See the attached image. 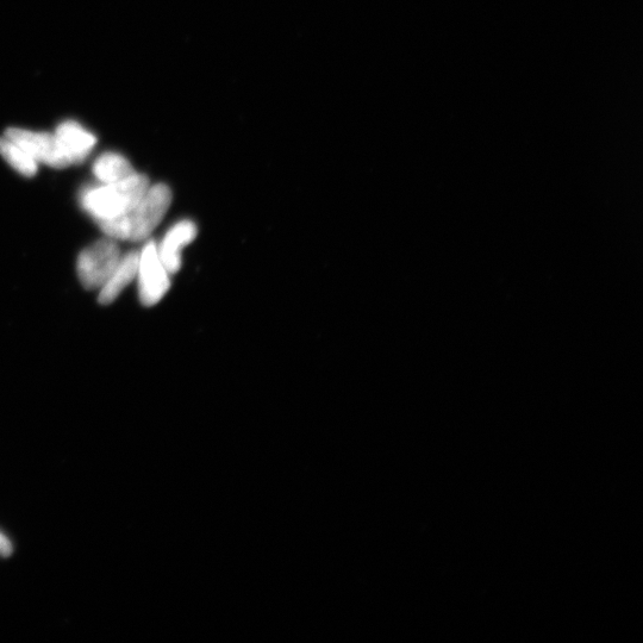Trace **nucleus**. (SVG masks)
<instances>
[{
	"instance_id": "f257e3e1",
	"label": "nucleus",
	"mask_w": 643,
	"mask_h": 643,
	"mask_svg": "<svg viewBox=\"0 0 643 643\" xmlns=\"http://www.w3.org/2000/svg\"><path fill=\"white\" fill-rule=\"evenodd\" d=\"M172 203V191L165 184L151 185L139 204L127 215L98 221L104 234L116 241L142 242L164 220Z\"/></svg>"
},
{
	"instance_id": "f03ea898",
	"label": "nucleus",
	"mask_w": 643,
	"mask_h": 643,
	"mask_svg": "<svg viewBox=\"0 0 643 643\" xmlns=\"http://www.w3.org/2000/svg\"><path fill=\"white\" fill-rule=\"evenodd\" d=\"M149 187L151 181L148 177L135 172L133 176L115 184L87 187L81 192L80 203L96 222L112 220L133 210Z\"/></svg>"
},
{
	"instance_id": "7ed1b4c3",
	"label": "nucleus",
	"mask_w": 643,
	"mask_h": 643,
	"mask_svg": "<svg viewBox=\"0 0 643 643\" xmlns=\"http://www.w3.org/2000/svg\"><path fill=\"white\" fill-rule=\"evenodd\" d=\"M121 258V249L116 240L108 237L93 243L78 258L77 271L81 284L86 290L102 289Z\"/></svg>"
},
{
	"instance_id": "20e7f679",
	"label": "nucleus",
	"mask_w": 643,
	"mask_h": 643,
	"mask_svg": "<svg viewBox=\"0 0 643 643\" xmlns=\"http://www.w3.org/2000/svg\"><path fill=\"white\" fill-rule=\"evenodd\" d=\"M137 278H139L141 303L145 307L158 304L170 290V272L162 264L154 241H148L140 252Z\"/></svg>"
},
{
	"instance_id": "39448f33",
	"label": "nucleus",
	"mask_w": 643,
	"mask_h": 643,
	"mask_svg": "<svg viewBox=\"0 0 643 643\" xmlns=\"http://www.w3.org/2000/svg\"><path fill=\"white\" fill-rule=\"evenodd\" d=\"M5 136L15 142L37 162L54 168L70 166L66 156L62 153L58 140L54 134L39 133L21 128H10L5 131Z\"/></svg>"
},
{
	"instance_id": "423d86ee",
	"label": "nucleus",
	"mask_w": 643,
	"mask_h": 643,
	"mask_svg": "<svg viewBox=\"0 0 643 643\" xmlns=\"http://www.w3.org/2000/svg\"><path fill=\"white\" fill-rule=\"evenodd\" d=\"M54 135L70 165L81 164L89 158L97 143V137L76 121L62 122Z\"/></svg>"
},
{
	"instance_id": "0eeeda50",
	"label": "nucleus",
	"mask_w": 643,
	"mask_h": 643,
	"mask_svg": "<svg viewBox=\"0 0 643 643\" xmlns=\"http://www.w3.org/2000/svg\"><path fill=\"white\" fill-rule=\"evenodd\" d=\"M197 237V226L189 220L180 221L168 230L158 247L162 264L170 274L177 273L181 267V251Z\"/></svg>"
},
{
	"instance_id": "6e6552de",
	"label": "nucleus",
	"mask_w": 643,
	"mask_h": 643,
	"mask_svg": "<svg viewBox=\"0 0 643 643\" xmlns=\"http://www.w3.org/2000/svg\"><path fill=\"white\" fill-rule=\"evenodd\" d=\"M139 260L140 253L136 251L129 252L121 258L116 270L111 274L108 282L103 285L101 293H99V303L109 305L116 301V298L137 277Z\"/></svg>"
},
{
	"instance_id": "1a4fd4ad",
	"label": "nucleus",
	"mask_w": 643,
	"mask_h": 643,
	"mask_svg": "<svg viewBox=\"0 0 643 643\" xmlns=\"http://www.w3.org/2000/svg\"><path fill=\"white\" fill-rule=\"evenodd\" d=\"M136 171L130 162L123 155L106 152L93 164V173L102 184H115L118 181L127 179Z\"/></svg>"
},
{
	"instance_id": "9d476101",
	"label": "nucleus",
	"mask_w": 643,
	"mask_h": 643,
	"mask_svg": "<svg viewBox=\"0 0 643 643\" xmlns=\"http://www.w3.org/2000/svg\"><path fill=\"white\" fill-rule=\"evenodd\" d=\"M0 155L24 177H34L39 170V162L6 136L0 137Z\"/></svg>"
},
{
	"instance_id": "9b49d317",
	"label": "nucleus",
	"mask_w": 643,
	"mask_h": 643,
	"mask_svg": "<svg viewBox=\"0 0 643 643\" xmlns=\"http://www.w3.org/2000/svg\"><path fill=\"white\" fill-rule=\"evenodd\" d=\"M12 551H14V547H12V543L8 536L0 532V555L5 558L10 557Z\"/></svg>"
}]
</instances>
